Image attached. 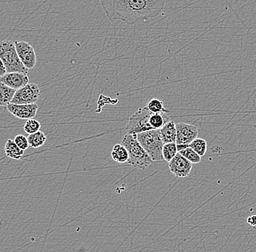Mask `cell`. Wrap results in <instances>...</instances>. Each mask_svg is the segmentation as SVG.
Listing matches in <instances>:
<instances>
[{
  "label": "cell",
  "instance_id": "11",
  "mask_svg": "<svg viewBox=\"0 0 256 252\" xmlns=\"http://www.w3.org/2000/svg\"><path fill=\"white\" fill-rule=\"evenodd\" d=\"M0 81L16 91L23 88L27 84H30L28 75L19 72L7 73L1 77Z\"/></svg>",
  "mask_w": 256,
  "mask_h": 252
},
{
  "label": "cell",
  "instance_id": "9",
  "mask_svg": "<svg viewBox=\"0 0 256 252\" xmlns=\"http://www.w3.org/2000/svg\"><path fill=\"white\" fill-rule=\"evenodd\" d=\"M193 164L178 153L175 157L168 163L170 172L177 178H186L191 173Z\"/></svg>",
  "mask_w": 256,
  "mask_h": 252
},
{
  "label": "cell",
  "instance_id": "17",
  "mask_svg": "<svg viewBox=\"0 0 256 252\" xmlns=\"http://www.w3.org/2000/svg\"><path fill=\"white\" fill-rule=\"evenodd\" d=\"M147 108L152 114H168L169 111L164 106V103L158 98H153L147 105Z\"/></svg>",
  "mask_w": 256,
  "mask_h": 252
},
{
  "label": "cell",
  "instance_id": "18",
  "mask_svg": "<svg viewBox=\"0 0 256 252\" xmlns=\"http://www.w3.org/2000/svg\"><path fill=\"white\" fill-rule=\"evenodd\" d=\"M164 114H153L150 119V124L153 130H160L166 123L170 122Z\"/></svg>",
  "mask_w": 256,
  "mask_h": 252
},
{
  "label": "cell",
  "instance_id": "1",
  "mask_svg": "<svg viewBox=\"0 0 256 252\" xmlns=\"http://www.w3.org/2000/svg\"><path fill=\"white\" fill-rule=\"evenodd\" d=\"M106 15L111 21L122 20L136 24L158 16L166 7L162 0H106L100 1Z\"/></svg>",
  "mask_w": 256,
  "mask_h": 252
},
{
  "label": "cell",
  "instance_id": "13",
  "mask_svg": "<svg viewBox=\"0 0 256 252\" xmlns=\"http://www.w3.org/2000/svg\"><path fill=\"white\" fill-rule=\"evenodd\" d=\"M4 151H6V156L10 159L19 160L22 159L24 155V151L20 149L17 145L16 144L14 140L8 139L4 146Z\"/></svg>",
  "mask_w": 256,
  "mask_h": 252
},
{
  "label": "cell",
  "instance_id": "4",
  "mask_svg": "<svg viewBox=\"0 0 256 252\" xmlns=\"http://www.w3.org/2000/svg\"><path fill=\"white\" fill-rule=\"evenodd\" d=\"M0 60L6 65L8 73L19 72L28 75V69L24 66L18 55L15 42L12 41H2Z\"/></svg>",
  "mask_w": 256,
  "mask_h": 252
},
{
  "label": "cell",
  "instance_id": "23",
  "mask_svg": "<svg viewBox=\"0 0 256 252\" xmlns=\"http://www.w3.org/2000/svg\"><path fill=\"white\" fill-rule=\"evenodd\" d=\"M14 142L20 149L25 151L26 150L30 148V143H28V138H26L23 135H18L16 136L14 139Z\"/></svg>",
  "mask_w": 256,
  "mask_h": 252
},
{
  "label": "cell",
  "instance_id": "5",
  "mask_svg": "<svg viewBox=\"0 0 256 252\" xmlns=\"http://www.w3.org/2000/svg\"><path fill=\"white\" fill-rule=\"evenodd\" d=\"M153 114L146 107L138 108L136 113L128 119L126 130L127 134H140L153 130L150 124V119Z\"/></svg>",
  "mask_w": 256,
  "mask_h": 252
},
{
  "label": "cell",
  "instance_id": "10",
  "mask_svg": "<svg viewBox=\"0 0 256 252\" xmlns=\"http://www.w3.org/2000/svg\"><path fill=\"white\" fill-rule=\"evenodd\" d=\"M7 109L10 114L14 115L16 118L30 120V119H33L36 116L38 109H39V106L36 103L28 105L10 103L7 106Z\"/></svg>",
  "mask_w": 256,
  "mask_h": 252
},
{
  "label": "cell",
  "instance_id": "14",
  "mask_svg": "<svg viewBox=\"0 0 256 252\" xmlns=\"http://www.w3.org/2000/svg\"><path fill=\"white\" fill-rule=\"evenodd\" d=\"M16 93V90L10 88L6 84L1 83L0 84V105L7 107L12 103Z\"/></svg>",
  "mask_w": 256,
  "mask_h": 252
},
{
  "label": "cell",
  "instance_id": "19",
  "mask_svg": "<svg viewBox=\"0 0 256 252\" xmlns=\"http://www.w3.org/2000/svg\"><path fill=\"white\" fill-rule=\"evenodd\" d=\"M177 144L176 143L164 144L162 150V156L164 161L169 163L178 154Z\"/></svg>",
  "mask_w": 256,
  "mask_h": 252
},
{
  "label": "cell",
  "instance_id": "8",
  "mask_svg": "<svg viewBox=\"0 0 256 252\" xmlns=\"http://www.w3.org/2000/svg\"><path fill=\"white\" fill-rule=\"evenodd\" d=\"M177 128V138H176V144L177 145H190L198 138V127L193 124H186L180 122L176 124Z\"/></svg>",
  "mask_w": 256,
  "mask_h": 252
},
{
  "label": "cell",
  "instance_id": "22",
  "mask_svg": "<svg viewBox=\"0 0 256 252\" xmlns=\"http://www.w3.org/2000/svg\"><path fill=\"white\" fill-rule=\"evenodd\" d=\"M40 128H41V124H40L39 121L36 120L34 119L27 120L24 127V131L27 134H28V135L39 132Z\"/></svg>",
  "mask_w": 256,
  "mask_h": 252
},
{
  "label": "cell",
  "instance_id": "2",
  "mask_svg": "<svg viewBox=\"0 0 256 252\" xmlns=\"http://www.w3.org/2000/svg\"><path fill=\"white\" fill-rule=\"evenodd\" d=\"M121 144L129 154L128 164L140 170H145L153 164V161L138 140L137 134H126L122 139Z\"/></svg>",
  "mask_w": 256,
  "mask_h": 252
},
{
  "label": "cell",
  "instance_id": "25",
  "mask_svg": "<svg viewBox=\"0 0 256 252\" xmlns=\"http://www.w3.org/2000/svg\"><path fill=\"white\" fill-rule=\"evenodd\" d=\"M7 73L6 65H4L2 62H0V76H1V77H2Z\"/></svg>",
  "mask_w": 256,
  "mask_h": 252
},
{
  "label": "cell",
  "instance_id": "24",
  "mask_svg": "<svg viewBox=\"0 0 256 252\" xmlns=\"http://www.w3.org/2000/svg\"><path fill=\"white\" fill-rule=\"evenodd\" d=\"M247 223L248 224L250 225L252 227L256 226V215H252V216L248 217L247 218Z\"/></svg>",
  "mask_w": 256,
  "mask_h": 252
},
{
  "label": "cell",
  "instance_id": "12",
  "mask_svg": "<svg viewBox=\"0 0 256 252\" xmlns=\"http://www.w3.org/2000/svg\"><path fill=\"white\" fill-rule=\"evenodd\" d=\"M160 130L164 144L176 143L177 128H176V123L174 121L171 120L166 123Z\"/></svg>",
  "mask_w": 256,
  "mask_h": 252
},
{
  "label": "cell",
  "instance_id": "3",
  "mask_svg": "<svg viewBox=\"0 0 256 252\" xmlns=\"http://www.w3.org/2000/svg\"><path fill=\"white\" fill-rule=\"evenodd\" d=\"M138 140L154 162L164 161L162 150L164 147L160 130H153L138 134Z\"/></svg>",
  "mask_w": 256,
  "mask_h": 252
},
{
  "label": "cell",
  "instance_id": "20",
  "mask_svg": "<svg viewBox=\"0 0 256 252\" xmlns=\"http://www.w3.org/2000/svg\"><path fill=\"white\" fill-rule=\"evenodd\" d=\"M190 147L201 157L204 156L207 152V142L204 139L196 138L190 145Z\"/></svg>",
  "mask_w": 256,
  "mask_h": 252
},
{
  "label": "cell",
  "instance_id": "7",
  "mask_svg": "<svg viewBox=\"0 0 256 252\" xmlns=\"http://www.w3.org/2000/svg\"><path fill=\"white\" fill-rule=\"evenodd\" d=\"M15 45L18 55L27 69H32L36 63L34 49L30 43L24 41H16Z\"/></svg>",
  "mask_w": 256,
  "mask_h": 252
},
{
  "label": "cell",
  "instance_id": "21",
  "mask_svg": "<svg viewBox=\"0 0 256 252\" xmlns=\"http://www.w3.org/2000/svg\"><path fill=\"white\" fill-rule=\"evenodd\" d=\"M178 153L180 155H182L184 157H185L187 160L192 163V164H198V163L201 162V156L196 154L190 147L186 148V149Z\"/></svg>",
  "mask_w": 256,
  "mask_h": 252
},
{
  "label": "cell",
  "instance_id": "15",
  "mask_svg": "<svg viewBox=\"0 0 256 252\" xmlns=\"http://www.w3.org/2000/svg\"><path fill=\"white\" fill-rule=\"evenodd\" d=\"M112 157L116 163L124 164L129 160V154L127 149L122 144H116L112 151Z\"/></svg>",
  "mask_w": 256,
  "mask_h": 252
},
{
  "label": "cell",
  "instance_id": "16",
  "mask_svg": "<svg viewBox=\"0 0 256 252\" xmlns=\"http://www.w3.org/2000/svg\"><path fill=\"white\" fill-rule=\"evenodd\" d=\"M28 143L32 148H38L42 147L47 141V136L42 131L32 134L28 136Z\"/></svg>",
  "mask_w": 256,
  "mask_h": 252
},
{
  "label": "cell",
  "instance_id": "6",
  "mask_svg": "<svg viewBox=\"0 0 256 252\" xmlns=\"http://www.w3.org/2000/svg\"><path fill=\"white\" fill-rule=\"evenodd\" d=\"M40 96V89L38 84L30 83L26 86L16 91L12 100L14 104H34Z\"/></svg>",
  "mask_w": 256,
  "mask_h": 252
}]
</instances>
